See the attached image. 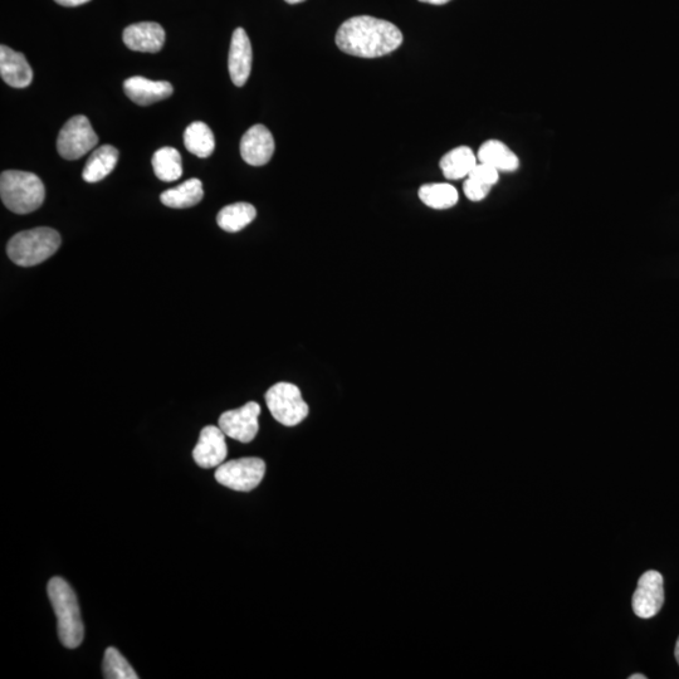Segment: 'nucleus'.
Returning a JSON list of instances; mask_svg holds the SVG:
<instances>
[{
  "mask_svg": "<svg viewBox=\"0 0 679 679\" xmlns=\"http://www.w3.org/2000/svg\"><path fill=\"white\" fill-rule=\"evenodd\" d=\"M403 34L395 24L384 19L359 16L341 24L336 45L344 53L360 58H378L397 51Z\"/></svg>",
  "mask_w": 679,
  "mask_h": 679,
  "instance_id": "1",
  "label": "nucleus"
},
{
  "mask_svg": "<svg viewBox=\"0 0 679 679\" xmlns=\"http://www.w3.org/2000/svg\"><path fill=\"white\" fill-rule=\"evenodd\" d=\"M47 590L58 620L60 641L66 648L80 647L85 637V628L75 591L62 578L51 579Z\"/></svg>",
  "mask_w": 679,
  "mask_h": 679,
  "instance_id": "2",
  "label": "nucleus"
},
{
  "mask_svg": "<svg viewBox=\"0 0 679 679\" xmlns=\"http://www.w3.org/2000/svg\"><path fill=\"white\" fill-rule=\"evenodd\" d=\"M0 197L11 212L29 214L42 207L46 188L36 174L7 170L0 177Z\"/></svg>",
  "mask_w": 679,
  "mask_h": 679,
  "instance_id": "3",
  "label": "nucleus"
},
{
  "mask_svg": "<svg viewBox=\"0 0 679 679\" xmlns=\"http://www.w3.org/2000/svg\"><path fill=\"white\" fill-rule=\"evenodd\" d=\"M60 233L48 227L29 229L16 234L8 242L7 253L13 263L21 267L41 265L61 246Z\"/></svg>",
  "mask_w": 679,
  "mask_h": 679,
  "instance_id": "4",
  "label": "nucleus"
},
{
  "mask_svg": "<svg viewBox=\"0 0 679 679\" xmlns=\"http://www.w3.org/2000/svg\"><path fill=\"white\" fill-rule=\"evenodd\" d=\"M266 403L272 417L286 427H295L309 415V405L301 390L291 383H278L266 393Z\"/></svg>",
  "mask_w": 679,
  "mask_h": 679,
  "instance_id": "5",
  "label": "nucleus"
},
{
  "mask_svg": "<svg viewBox=\"0 0 679 679\" xmlns=\"http://www.w3.org/2000/svg\"><path fill=\"white\" fill-rule=\"evenodd\" d=\"M99 144V136L92 129L86 116L77 115L62 127L57 139L58 153L66 160H76L85 156Z\"/></svg>",
  "mask_w": 679,
  "mask_h": 679,
  "instance_id": "6",
  "label": "nucleus"
},
{
  "mask_svg": "<svg viewBox=\"0 0 679 679\" xmlns=\"http://www.w3.org/2000/svg\"><path fill=\"white\" fill-rule=\"evenodd\" d=\"M265 473L266 463L261 458L234 459L217 468L216 480L233 491L249 492L260 486Z\"/></svg>",
  "mask_w": 679,
  "mask_h": 679,
  "instance_id": "7",
  "label": "nucleus"
},
{
  "mask_svg": "<svg viewBox=\"0 0 679 679\" xmlns=\"http://www.w3.org/2000/svg\"><path fill=\"white\" fill-rule=\"evenodd\" d=\"M260 414V404L249 402L242 408L223 413L219 418V428L227 437L236 439L238 442H252L260 431V423H258Z\"/></svg>",
  "mask_w": 679,
  "mask_h": 679,
  "instance_id": "8",
  "label": "nucleus"
},
{
  "mask_svg": "<svg viewBox=\"0 0 679 679\" xmlns=\"http://www.w3.org/2000/svg\"><path fill=\"white\" fill-rule=\"evenodd\" d=\"M664 604L663 576L658 571H647L638 581L632 599L637 617L649 619L661 612Z\"/></svg>",
  "mask_w": 679,
  "mask_h": 679,
  "instance_id": "9",
  "label": "nucleus"
},
{
  "mask_svg": "<svg viewBox=\"0 0 679 679\" xmlns=\"http://www.w3.org/2000/svg\"><path fill=\"white\" fill-rule=\"evenodd\" d=\"M227 456L226 434L222 429L214 426L203 428L193 451L195 463L202 468L219 467L226 461Z\"/></svg>",
  "mask_w": 679,
  "mask_h": 679,
  "instance_id": "10",
  "label": "nucleus"
},
{
  "mask_svg": "<svg viewBox=\"0 0 679 679\" xmlns=\"http://www.w3.org/2000/svg\"><path fill=\"white\" fill-rule=\"evenodd\" d=\"M275 153V139L271 131L263 125H254L243 135L241 155L252 166L266 165Z\"/></svg>",
  "mask_w": 679,
  "mask_h": 679,
  "instance_id": "11",
  "label": "nucleus"
},
{
  "mask_svg": "<svg viewBox=\"0 0 679 679\" xmlns=\"http://www.w3.org/2000/svg\"><path fill=\"white\" fill-rule=\"evenodd\" d=\"M252 46L246 31L237 28L233 32L229 48L228 68L232 82L238 87L246 85L252 70Z\"/></svg>",
  "mask_w": 679,
  "mask_h": 679,
  "instance_id": "12",
  "label": "nucleus"
},
{
  "mask_svg": "<svg viewBox=\"0 0 679 679\" xmlns=\"http://www.w3.org/2000/svg\"><path fill=\"white\" fill-rule=\"evenodd\" d=\"M165 31L159 23L141 22L125 28L124 43L131 51L156 53L163 48Z\"/></svg>",
  "mask_w": 679,
  "mask_h": 679,
  "instance_id": "13",
  "label": "nucleus"
},
{
  "mask_svg": "<svg viewBox=\"0 0 679 679\" xmlns=\"http://www.w3.org/2000/svg\"><path fill=\"white\" fill-rule=\"evenodd\" d=\"M127 97L135 104L149 106L155 102L169 99L173 95L172 83L166 81H151L148 78L134 76L127 78L124 83Z\"/></svg>",
  "mask_w": 679,
  "mask_h": 679,
  "instance_id": "14",
  "label": "nucleus"
},
{
  "mask_svg": "<svg viewBox=\"0 0 679 679\" xmlns=\"http://www.w3.org/2000/svg\"><path fill=\"white\" fill-rule=\"evenodd\" d=\"M0 76L16 89H26L33 81V71L26 57L4 45L0 47Z\"/></svg>",
  "mask_w": 679,
  "mask_h": 679,
  "instance_id": "15",
  "label": "nucleus"
},
{
  "mask_svg": "<svg viewBox=\"0 0 679 679\" xmlns=\"http://www.w3.org/2000/svg\"><path fill=\"white\" fill-rule=\"evenodd\" d=\"M477 159L502 173L516 172L520 166L517 155L506 144L498 140H488L478 150Z\"/></svg>",
  "mask_w": 679,
  "mask_h": 679,
  "instance_id": "16",
  "label": "nucleus"
},
{
  "mask_svg": "<svg viewBox=\"0 0 679 679\" xmlns=\"http://www.w3.org/2000/svg\"><path fill=\"white\" fill-rule=\"evenodd\" d=\"M119 161V151L112 145L97 148L87 160L82 178L87 183H97L112 173Z\"/></svg>",
  "mask_w": 679,
  "mask_h": 679,
  "instance_id": "17",
  "label": "nucleus"
},
{
  "mask_svg": "<svg viewBox=\"0 0 679 679\" xmlns=\"http://www.w3.org/2000/svg\"><path fill=\"white\" fill-rule=\"evenodd\" d=\"M477 161V156L472 149L468 146H459L443 156L441 169L447 179L459 180L470 177L472 170L478 164Z\"/></svg>",
  "mask_w": 679,
  "mask_h": 679,
  "instance_id": "18",
  "label": "nucleus"
},
{
  "mask_svg": "<svg viewBox=\"0 0 679 679\" xmlns=\"http://www.w3.org/2000/svg\"><path fill=\"white\" fill-rule=\"evenodd\" d=\"M204 197L203 184L199 179H189L177 188L165 190L160 195L161 203L174 209L192 208L202 202Z\"/></svg>",
  "mask_w": 679,
  "mask_h": 679,
  "instance_id": "19",
  "label": "nucleus"
},
{
  "mask_svg": "<svg viewBox=\"0 0 679 679\" xmlns=\"http://www.w3.org/2000/svg\"><path fill=\"white\" fill-rule=\"evenodd\" d=\"M185 148L198 158H209L216 149L213 131L202 121L190 124L184 133Z\"/></svg>",
  "mask_w": 679,
  "mask_h": 679,
  "instance_id": "20",
  "label": "nucleus"
},
{
  "mask_svg": "<svg viewBox=\"0 0 679 679\" xmlns=\"http://www.w3.org/2000/svg\"><path fill=\"white\" fill-rule=\"evenodd\" d=\"M257 217V210L249 203H234L218 213V226L228 233H237L251 224Z\"/></svg>",
  "mask_w": 679,
  "mask_h": 679,
  "instance_id": "21",
  "label": "nucleus"
},
{
  "mask_svg": "<svg viewBox=\"0 0 679 679\" xmlns=\"http://www.w3.org/2000/svg\"><path fill=\"white\" fill-rule=\"evenodd\" d=\"M153 168L156 177L163 182H175L183 175L182 156L177 149L165 146L154 154Z\"/></svg>",
  "mask_w": 679,
  "mask_h": 679,
  "instance_id": "22",
  "label": "nucleus"
},
{
  "mask_svg": "<svg viewBox=\"0 0 679 679\" xmlns=\"http://www.w3.org/2000/svg\"><path fill=\"white\" fill-rule=\"evenodd\" d=\"M419 198L433 209H449L458 203L457 189L451 184H426L419 189Z\"/></svg>",
  "mask_w": 679,
  "mask_h": 679,
  "instance_id": "23",
  "label": "nucleus"
},
{
  "mask_svg": "<svg viewBox=\"0 0 679 679\" xmlns=\"http://www.w3.org/2000/svg\"><path fill=\"white\" fill-rule=\"evenodd\" d=\"M102 669L106 679H139L134 668L114 647L106 649Z\"/></svg>",
  "mask_w": 679,
  "mask_h": 679,
  "instance_id": "24",
  "label": "nucleus"
},
{
  "mask_svg": "<svg viewBox=\"0 0 679 679\" xmlns=\"http://www.w3.org/2000/svg\"><path fill=\"white\" fill-rule=\"evenodd\" d=\"M468 178L475 179L477 182L492 188L500 179V172L490 165L478 163Z\"/></svg>",
  "mask_w": 679,
  "mask_h": 679,
  "instance_id": "25",
  "label": "nucleus"
},
{
  "mask_svg": "<svg viewBox=\"0 0 679 679\" xmlns=\"http://www.w3.org/2000/svg\"><path fill=\"white\" fill-rule=\"evenodd\" d=\"M463 190L466 197L472 202H481L490 193L491 187H487V185L477 182L475 179L467 178Z\"/></svg>",
  "mask_w": 679,
  "mask_h": 679,
  "instance_id": "26",
  "label": "nucleus"
},
{
  "mask_svg": "<svg viewBox=\"0 0 679 679\" xmlns=\"http://www.w3.org/2000/svg\"><path fill=\"white\" fill-rule=\"evenodd\" d=\"M55 2L63 7H78L91 2V0H55Z\"/></svg>",
  "mask_w": 679,
  "mask_h": 679,
  "instance_id": "27",
  "label": "nucleus"
},
{
  "mask_svg": "<svg viewBox=\"0 0 679 679\" xmlns=\"http://www.w3.org/2000/svg\"><path fill=\"white\" fill-rule=\"evenodd\" d=\"M419 2L433 4V6H443V4H447L451 0H419Z\"/></svg>",
  "mask_w": 679,
  "mask_h": 679,
  "instance_id": "28",
  "label": "nucleus"
},
{
  "mask_svg": "<svg viewBox=\"0 0 679 679\" xmlns=\"http://www.w3.org/2000/svg\"><path fill=\"white\" fill-rule=\"evenodd\" d=\"M646 678L647 677L644 676V674H641V673L633 674V676L629 677V679H646Z\"/></svg>",
  "mask_w": 679,
  "mask_h": 679,
  "instance_id": "29",
  "label": "nucleus"
},
{
  "mask_svg": "<svg viewBox=\"0 0 679 679\" xmlns=\"http://www.w3.org/2000/svg\"><path fill=\"white\" fill-rule=\"evenodd\" d=\"M288 4H300L306 2V0H285Z\"/></svg>",
  "mask_w": 679,
  "mask_h": 679,
  "instance_id": "30",
  "label": "nucleus"
},
{
  "mask_svg": "<svg viewBox=\"0 0 679 679\" xmlns=\"http://www.w3.org/2000/svg\"><path fill=\"white\" fill-rule=\"evenodd\" d=\"M674 654H676V659H677V662L679 664V638H678V641H677V644H676V652H674Z\"/></svg>",
  "mask_w": 679,
  "mask_h": 679,
  "instance_id": "31",
  "label": "nucleus"
}]
</instances>
